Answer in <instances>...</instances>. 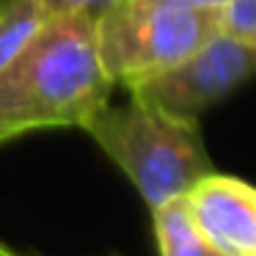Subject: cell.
Listing matches in <instances>:
<instances>
[{"instance_id":"1","label":"cell","mask_w":256,"mask_h":256,"mask_svg":"<svg viewBox=\"0 0 256 256\" xmlns=\"http://www.w3.org/2000/svg\"><path fill=\"white\" fill-rule=\"evenodd\" d=\"M116 88L96 50L94 17H50L0 66V144L47 130H86Z\"/></svg>"},{"instance_id":"2","label":"cell","mask_w":256,"mask_h":256,"mask_svg":"<svg viewBox=\"0 0 256 256\" xmlns=\"http://www.w3.org/2000/svg\"><path fill=\"white\" fill-rule=\"evenodd\" d=\"M83 132L130 179L149 210L182 198L212 171L198 118L174 116L135 96L122 108L100 110Z\"/></svg>"},{"instance_id":"3","label":"cell","mask_w":256,"mask_h":256,"mask_svg":"<svg viewBox=\"0 0 256 256\" xmlns=\"http://www.w3.org/2000/svg\"><path fill=\"white\" fill-rule=\"evenodd\" d=\"M94 30L108 78L132 88L198 50L220 30V12L168 0H116L94 20Z\"/></svg>"},{"instance_id":"4","label":"cell","mask_w":256,"mask_h":256,"mask_svg":"<svg viewBox=\"0 0 256 256\" xmlns=\"http://www.w3.org/2000/svg\"><path fill=\"white\" fill-rule=\"evenodd\" d=\"M254 78L256 50L226 30H215L188 58L127 91L135 100H144L174 116L198 118L206 108L226 100Z\"/></svg>"},{"instance_id":"5","label":"cell","mask_w":256,"mask_h":256,"mask_svg":"<svg viewBox=\"0 0 256 256\" xmlns=\"http://www.w3.org/2000/svg\"><path fill=\"white\" fill-rule=\"evenodd\" d=\"M190 215L223 256H256V188L212 168L184 193Z\"/></svg>"},{"instance_id":"6","label":"cell","mask_w":256,"mask_h":256,"mask_svg":"<svg viewBox=\"0 0 256 256\" xmlns=\"http://www.w3.org/2000/svg\"><path fill=\"white\" fill-rule=\"evenodd\" d=\"M149 212L160 256H223L218 248H212V242L196 226L193 215L184 204V196L166 201Z\"/></svg>"},{"instance_id":"7","label":"cell","mask_w":256,"mask_h":256,"mask_svg":"<svg viewBox=\"0 0 256 256\" xmlns=\"http://www.w3.org/2000/svg\"><path fill=\"white\" fill-rule=\"evenodd\" d=\"M44 0H0V66H6L47 25Z\"/></svg>"},{"instance_id":"8","label":"cell","mask_w":256,"mask_h":256,"mask_svg":"<svg viewBox=\"0 0 256 256\" xmlns=\"http://www.w3.org/2000/svg\"><path fill=\"white\" fill-rule=\"evenodd\" d=\"M220 30L256 50V0H226L220 8Z\"/></svg>"},{"instance_id":"9","label":"cell","mask_w":256,"mask_h":256,"mask_svg":"<svg viewBox=\"0 0 256 256\" xmlns=\"http://www.w3.org/2000/svg\"><path fill=\"white\" fill-rule=\"evenodd\" d=\"M50 8V17H69V14H80V17H100L105 8H110L116 0H44Z\"/></svg>"},{"instance_id":"10","label":"cell","mask_w":256,"mask_h":256,"mask_svg":"<svg viewBox=\"0 0 256 256\" xmlns=\"http://www.w3.org/2000/svg\"><path fill=\"white\" fill-rule=\"evenodd\" d=\"M176 6H188V8H204V12H220L226 6V0H168Z\"/></svg>"},{"instance_id":"11","label":"cell","mask_w":256,"mask_h":256,"mask_svg":"<svg viewBox=\"0 0 256 256\" xmlns=\"http://www.w3.org/2000/svg\"><path fill=\"white\" fill-rule=\"evenodd\" d=\"M0 256H28V254H20V250L8 248L6 242H0Z\"/></svg>"},{"instance_id":"12","label":"cell","mask_w":256,"mask_h":256,"mask_svg":"<svg viewBox=\"0 0 256 256\" xmlns=\"http://www.w3.org/2000/svg\"><path fill=\"white\" fill-rule=\"evenodd\" d=\"M108 256H118V254H108Z\"/></svg>"}]
</instances>
